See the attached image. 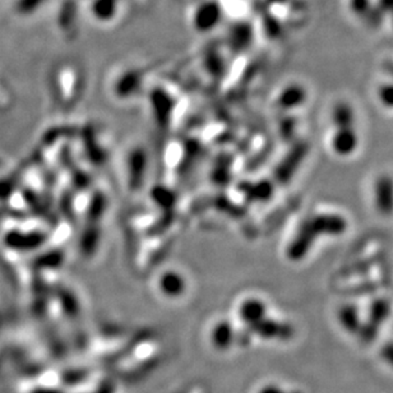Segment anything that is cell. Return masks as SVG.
<instances>
[{
	"label": "cell",
	"mask_w": 393,
	"mask_h": 393,
	"mask_svg": "<svg viewBox=\"0 0 393 393\" xmlns=\"http://www.w3.org/2000/svg\"><path fill=\"white\" fill-rule=\"evenodd\" d=\"M390 312L391 304L387 299L381 297L374 300L369 309V319L361 326L357 335H360V337L366 342L373 341L378 333V327H381V324L387 319Z\"/></svg>",
	"instance_id": "cell-1"
},
{
	"label": "cell",
	"mask_w": 393,
	"mask_h": 393,
	"mask_svg": "<svg viewBox=\"0 0 393 393\" xmlns=\"http://www.w3.org/2000/svg\"><path fill=\"white\" fill-rule=\"evenodd\" d=\"M317 236H318V234L315 232V229L313 227L311 218L308 217L300 225L297 235L295 236L294 240L289 247V257L294 259V260L303 259L309 253V250L312 249L313 244L317 239Z\"/></svg>",
	"instance_id": "cell-2"
},
{
	"label": "cell",
	"mask_w": 393,
	"mask_h": 393,
	"mask_svg": "<svg viewBox=\"0 0 393 393\" xmlns=\"http://www.w3.org/2000/svg\"><path fill=\"white\" fill-rule=\"evenodd\" d=\"M309 218L318 236L321 235L337 236V235L344 234L348 229L346 220L339 214H322L313 216Z\"/></svg>",
	"instance_id": "cell-3"
},
{
	"label": "cell",
	"mask_w": 393,
	"mask_h": 393,
	"mask_svg": "<svg viewBox=\"0 0 393 393\" xmlns=\"http://www.w3.org/2000/svg\"><path fill=\"white\" fill-rule=\"evenodd\" d=\"M374 202L379 214L383 216H391L393 214V180L388 175H382L377 179Z\"/></svg>",
	"instance_id": "cell-4"
},
{
	"label": "cell",
	"mask_w": 393,
	"mask_h": 393,
	"mask_svg": "<svg viewBox=\"0 0 393 393\" xmlns=\"http://www.w3.org/2000/svg\"><path fill=\"white\" fill-rule=\"evenodd\" d=\"M256 333H258L263 339H287L293 336V328L289 324H284L280 322L269 321L267 318L256 323L251 326Z\"/></svg>",
	"instance_id": "cell-5"
},
{
	"label": "cell",
	"mask_w": 393,
	"mask_h": 393,
	"mask_svg": "<svg viewBox=\"0 0 393 393\" xmlns=\"http://www.w3.org/2000/svg\"><path fill=\"white\" fill-rule=\"evenodd\" d=\"M357 142L354 128H339L332 137V148L339 156H348L357 150Z\"/></svg>",
	"instance_id": "cell-6"
},
{
	"label": "cell",
	"mask_w": 393,
	"mask_h": 393,
	"mask_svg": "<svg viewBox=\"0 0 393 393\" xmlns=\"http://www.w3.org/2000/svg\"><path fill=\"white\" fill-rule=\"evenodd\" d=\"M309 152V144L305 142L295 144L294 148L290 151L289 156L281 165L280 170V179L282 181H287L289 179L294 175L295 170L299 168V165L303 162L305 155Z\"/></svg>",
	"instance_id": "cell-7"
},
{
	"label": "cell",
	"mask_w": 393,
	"mask_h": 393,
	"mask_svg": "<svg viewBox=\"0 0 393 393\" xmlns=\"http://www.w3.org/2000/svg\"><path fill=\"white\" fill-rule=\"evenodd\" d=\"M337 318L342 328L351 335H357L363 326V323L360 322L359 309L354 304L341 305L337 312Z\"/></svg>",
	"instance_id": "cell-8"
},
{
	"label": "cell",
	"mask_w": 393,
	"mask_h": 393,
	"mask_svg": "<svg viewBox=\"0 0 393 393\" xmlns=\"http://www.w3.org/2000/svg\"><path fill=\"white\" fill-rule=\"evenodd\" d=\"M350 7L357 16L369 22V25H378L383 18L377 8V4H373L370 0H350Z\"/></svg>",
	"instance_id": "cell-9"
},
{
	"label": "cell",
	"mask_w": 393,
	"mask_h": 393,
	"mask_svg": "<svg viewBox=\"0 0 393 393\" xmlns=\"http://www.w3.org/2000/svg\"><path fill=\"white\" fill-rule=\"evenodd\" d=\"M306 100V91L299 85H293L286 87L280 96V106L286 110H291L295 107L302 106Z\"/></svg>",
	"instance_id": "cell-10"
},
{
	"label": "cell",
	"mask_w": 393,
	"mask_h": 393,
	"mask_svg": "<svg viewBox=\"0 0 393 393\" xmlns=\"http://www.w3.org/2000/svg\"><path fill=\"white\" fill-rule=\"evenodd\" d=\"M241 318L243 321L254 326L256 323L266 318V306L259 300H248L241 306Z\"/></svg>",
	"instance_id": "cell-11"
},
{
	"label": "cell",
	"mask_w": 393,
	"mask_h": 393,
	"mask_svg": "<svg viewBox=\"0 0 393 393\" xmlns=\"http://www.w3.org/2000/svg\"><path fill=\"white\" fill-rule=\"evenodd\" d=\"M332 122L336 125V128H352L355 122V114L352 107L346 102H339L333 107L332 111Z\"/></svg>",
	"instance_id": "cell-12"
},
{
	"label": "cell",
	"mask_w": 393,
	"mask_h": 393,
	"mask_svg": "<svg viewBox=\"0 0 393 393\" xmlns=\"http://www.w3.org/2000/svg\"><path fill=\"white\" fill-rule=\"evenodd\" d=\"M212 342L216 348H221V350L230 348L232 344V327L227 323L217 326L212 335Z\"/></svg>",
	"instance_id": "cell-13"
},
{
	"label": "cell",
	"mask_w": 393,
	"mask_h": 393,
	"mask_svg": "<svg viewBox=\"0 0 393 393\" xmlns=\"http://www.w3.org/2000/svg\"><path fill=\"white\" fill-rule=\"evenodd\" d=\"M378 98L387 109H393V82L383 83L378 89Z\"/></svg>",
	"instance_id": "cell-14"
},
{
	"label": "cell",
	"mask_w": 393,
	"mask_h": 393,
	"mask_svg": "<svg viewBox=\"0 0 393 393\" xmlns=\"http://www.w3.org/2000/svg\"><path fill=\"white\" fill-rule=\"evenodd\" d=\"M377 8L382 17H390L393 23V0H378Z\"/></svg>",
	"instance_id": "cell-15"
},
{
	"label": "cell",
	"mask_w": 393,
	"mask_h": 393,
	"mask_svg": "<svg viewBox=\"0 0 393 393\" xmlns=\"http://www.w3.org/2000/svg\"><path fill=\"white\" fill-rule=\"evenodd\" d=\"M258 393H299V392H289L287 390H285L284 387L278 385V384L275 383H268L266 385H263L260 390H259Z\"/></svg>",
	"instance_id": "cell-16"
},
{
	"label": "cell",
	"mask_w": 393,
	"mask_h": 393,
	"mask_svg": "<svg viewBox=\"0 0 393 393\" xmlns=\"http://www.w3.org/2000/svg\"><path fill=\"white\" fill-rule=\"evenodd\" d=\"M32 393H59L55 390H46V388H40V390H35Z\"/></svg>",
	"instance_id": "cell-17"
},
{
	"label": "cell",
	"mask_w": 393,
	"mask_h": 393,
	"mask_svg": "<svg viewBox=\"0 0 393 393\" xmlns=\"http://www.w3.org/2000/svg\"><path fill=\"white\" fill-rule=\"evenodd\" d=\"M387 71H388V73H390V74L393 77V63L387 65Z\"/></svg>",
	"instance_id": "cell-18"
},
{
	"label": "cell",
	"mask_w": 393,
	"mask_h": 393,
	"mask_svg": "<svg viewBox=\"0 0 393 393\" xmlns=\"http://www.w3.org/2000/svg\"><path fill=\"white\" fill-rule=\"evenodd\" d=\"M273 1H277V3H284V1H287V0H273Z\"/></svg>",
	"instance_id": "cell-19"
}]
</instances>
